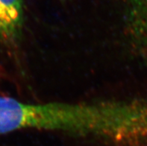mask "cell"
<instances>
[{"instance_id":"cell-2","label":"cell","mask_w":147,"mask_h":146,"mask_svg":"<svg viewBox=\"0 0 147 146\" xmlns=\"http://www.w3.org/2000/svg\"><path fill=\"white\" fill-rule=\"evenodd\" d=\"M24 12L22 0H0V42L16 52L22 40Z\"/></svg>"},{"instance_id":"cell-3","label":"cell","mask_w":147,"mask_h":146,"mask_svg":"<svg viewBox=\"0 0 147 146\" xmlns=\"http://www.w3.org/2000/svg\"><path fill=\"white\" fill-rule=\"evenodd\" d=\"M128 32L137 49L147 58V0H133L131 2Z\"/></svg>"},{"instance_id":"cell-1","label":"cell","mask_w":147,"mask_h":146,"mask_svg":"<svg viewBox=\"0 0 147 146\" xmlns=\"http://www.w3.org/2000/svg\"><path fill=\"white\" fill-rule=\"evenodd\" d=\"M7 133L54 132L116 146H147V99L28 103L7 97Z\"/></svg>"}]
</instances>
